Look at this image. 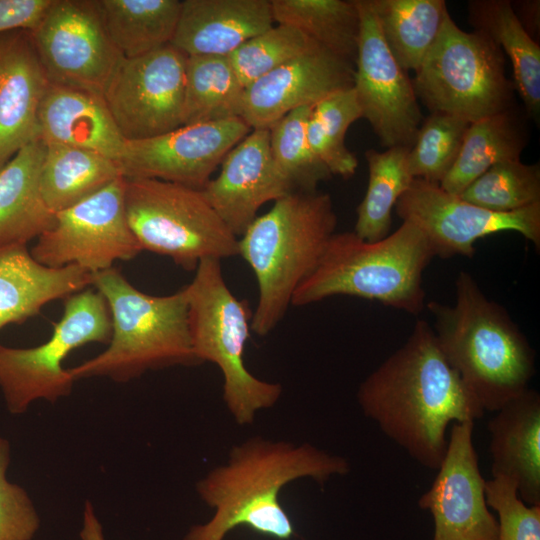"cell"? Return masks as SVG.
<instances>
[{
    "mask_svg": "<svg viewBox=\"0 0 540 540\" xmlns=\"http://www.w3.org/2000/svg\"><path fill=\"white\" fill-rule=\"evenodd\" d=\"M357 401L384 435L432 470L444 459L449 424L474 422L485 412L426 320H418L406 342L362 381Z\"/></svg>",
    "mask_w": 540,
    "mask_h": 540,
    "instance_id": "6da1fadb",
    "label": "cell"
},
{
    "mask_svg": "<svg viewBox=\"0 0 540 540\" xmlns=\"http://www.w3.org/2000/svg\"><path fill=\"white\" fill-rule=\"evenodd\" d=\"M349 471L346 458L309 443L251 437L233 446L227 460L196 483L199 498L214 514L206 523L192 526L183 540H223L238 526L289 540L296 533L279 500L281 490L302 478L323 485Z\"/></svg>",
    "mask_w": 540,
    "mask_h": 540,
    "instance_id": "7a4b0ae2",
    "label": "cell"
},
{
    "mask_svg": "<svg viewBox=\"0 0 540 540\" xmlns=\"http://www.w3.org/2000/svg\"><path fill=\"white\" fill-rule=\"evenodd\" d=\"M437 343L484 411L496 412L525 390L535 374V351L507 310L461 271L453 305L425 304Z\"/></svg>",
    "mask_w": 540,
    "mask_h": 540,
    "instance_id": "3957f363",
    "label": "cell"
},
{
    "mask_svg": "<svg viewBox=\"0 0 540 540\" xmlns=\"http://www.w3.org/2000/svg\"><path fill=\"white\" fill-rule=\"evenodd\" d=\"M336 225L328 194L296 191L276 200L238 238V255L251 267L259 289L251 331L266 336L279 324Z\"/></svg>",
    "mask_w": 540,
    "mask_h": 540,
    "instance_id": "277c9868",
    "label": "cell"
},
{
    "mask_svg": "<svg viewBox=\"0 0 540 540\" xmlns=\"http://www.w3.org/2000/svg\"><path fill=\"white\" fill-rule=\"evenodd\" d=\"M434 257L426 236L408 221L374 242L354 232L334 233L314 270L295 290L291 305L348 295L417 315L425 307L423 273Z\"/></svg>",
    "mask_w": 540,
    "mask_h": 540,
    "instance_id": "5b68a950",
    "label": "cell"
},
{
    "mask_svg": "<svg viewBox=\"0 0 540 540\" xmlns=\"http://www.w3.org/2000/svg\"><path fill=\"white\" fill-rule=\"evenodd\" d=\"M92 277L107 303L112 334L105 351L69 369L75 381L106 377L128 382L149 370L200 365L192 347L185 287L154 296L135 288L113 267Z\"/></svg>",
    "mask_w": 540,
    "mask_h": 540,
    "instance_id": "8992f818",
    "label": "cell"
},
{
    "mask_svg": "<svg viewBox=\"0 0 540 540\" xmlns=\"http://www.w3.org/2000/svg\"><path fill=\"white\" fill-rule=\"evenodd\" d=\"M185 288L194 354L200 364L208 361L218 366L228 411L238 425H251L260 410L278 402L282 387L258 379L245 366L252 319L248 302L228 288L217 259L202 260Z\"/></svg>",
    "mask_w": 540,
    "mask_h": 540,
    "instance_id": "52a82bcc",
    "label": "cell"
},
{
    "mask_svg": "<svg viewBox=\"0 0 540 540\" xmlns=\"http://www.w3.org/2000/svg\"><path fill=\"white\" fill-rule=\"evenodd\" d=\"M127 223L142 251L171 258L185 270L205 259L238 255V238L202 190L158 179L124 178Z\"/></svg>",
    "mask_w": 540,
    "mask_h": 540,
    "instance_id": "ba28073f",
    "label": "cell"
},
{
    "mask_svg": "<svg viewBox=\"0 0 540 540\" xmlns=\"http://www.w3.org/2000/svg\"><path fill=\"white\" fill-rule=\"evenodd\" d=\"M412 83L431 113L470 123L512 106L514 85L507 78L502 50L481 32L462 30L450 14Z\"/></svg>",
    "mask_w": 540,
    "mask_h": 540,
    "instance_id": "9c48e42d",
    "label": "cell"
},
{
    "mask_svg": "<svg viewBox=\"0 0 540 540\" xmlns=\"http://www.w3.org/2000/svg\"><path fill=\"white\" fill-rule=\"evenodd\" d=\"M111 334L104 297L84 289L65 299L63 315L46 342L31 348L0 344V390L9 413L23 414L37 400L54 403L67 397L75 380L64 359L88 343H108Z\"/></svg>",
    "mask_w": 540,
    "mask_h": 540,
    "instance_id": "30bf717a",
    "label": "cell"
},
{
    "mask_svg": "<svg viewBox=\"0 0 540 540\" xmlns=\"http://www.w3.org/2000/svg\"><path fill=\"white\" fill-rule=\"evenodd\" d=\"M141 251L127 223L124 177H120L57 212L54 225L37 238L30 253L48 267L77 265L94 274L112 268L117 260H131Z\"/></svg>",
    "mask_w": 540,
    "mask_h": 540,
    "instance_id": "8fae6325",
    "label": "cell"
},
{
    "mask_svg": "<svg viewBox=\"0 0 540 540\" xmlns=\"http://www.w3.org/2000/svg\"><path fill=\"white\" fill-rule=\"evenodd\" d=\"M186 58L172 44L122 58L103 98L124 139L150 138L182 126Z\"/></svg>",
    "mask_w": 540,
    "mask_h": 540,
    "instance_id": "7c38bea8",
    "label": "cell"
},
{
    "mask_svg": "<svg viewBox=\"0 0 540 540\" xmlns=\"http://www.w3.org/2000/svg\"><path fill=\"white\" fill-rule=\"evenodd\" d=\"M395 211L402 222H411L423 232L435 257H472L477 240L503 231L517 232L540 249V203L514 212H493L446 192L438 183L415 178Z\"/></svg>",
    "mask_w": 540,
    "mask_h": 540,
    "instance_id": "4fadbf2b",
    "label": "cell"
},
{
    "mask_svg": "<svg viewBox=\"0 0 540 540\" xmlns=\"http://www.w3.org/2000/svg\"><path fill=\"white\" fill-rule=\"evenodd\" d=\"M30 32L49 82L103 96L123 57L106 33L95 0H54Z\"/></svg>",
    "mask_w": 540,
    "mask_h": 540,
    "instance_id": "5bb4252c",
    "label": "cell"
},
{
    "mask_svg": "<svg viewBox=\"0 0 540 540\" xmlns=\"http://www.w3.org/2000/svg\"><path fill=\"white\" fill-rule=\"evenodd\" d=\"M360 30L353 89L382 146L411 148L423 121L412 79L399 65L380 31L369 0H355Z\"/></svg>",
    "mask_w": 540,
    "mask_h": 540,
    "instance_id": "9a60e30c",
    "label": "cell"
},
{
    "mask_svg": "<svg viewBox=\"0 0 540 540\" xmlns=\"http://www.w3.org/2000/svg\"><path fill=\"white\" fill-rule=\"evenodd\" d=\"M251 128L242 118L184 125L126 140L117 163L124 178L158 179L202 190L226 154Z\"/></svg>",
    "mask_w": 540,
    "mask_h": 540,
    "instance_id": "2e32d148",
    "label": "cell"
},
{
    "mask_svg": "<svg viewBox=\"0 0 540 540\" xmlns=\"http://www.w3.org/2000/svg\"><path fill=\"white\" fill-rule=\"evenodd\" d=\"M473 429V421L452 424L444 459L418 499L432 515V540H497L498 522L486 503Z\"/></svg>",
    "mask_w": 540,
    "mask_h": 540,
    "instance_id": "e0dca14e",
    "label": "cell"
},
{
    "mask_svg": "<svg viewBox=\"0 0 540 540\" xmlns=\"http://www.w3.org/2000/svg\"><path fill=\"white\" fill-rule=\"evenodd\" d=\"M353 83V63L318 46L247 86L241 118L252 130L269 129L289 112L314 106Z\"/></svg>",
    "mask_w": 540,
    "mask_h": 540,
    "instance_id": "ac0fdd59",
    "label": "cell"
},
{
    "mask_svg": "<svg viewBox=\"0 0 540 540\" xmlns=\"http://www.w3.org/2000/svg\"><path fill=\"white\" fill-rule=\"evenodd\" d=\"M202 192L227 228L239 238L264 204L294 191L272 158L268 129H255L226 154L220 173L207 182Z\"/></svg>",
    "mask_w": 540,
    "mask_h": 540,
    "instance_id": "d6986e66",
    "label": "cell"
},
{
    "mask_svg": "<svg viewBox=\"0 0 540 540\" xmlns=\"http://www.w3.org/2000/svg\"><path fill=\"white\" fill-rule=\"evenodd\" d=\"M48 84L31 32L0 34V170L39 138L38 112Z\"/></svg>",
    "mask_w": 540,
    "mask_h": 540,
    "instance_id": "ffe728a7",
    "label": "cell"
},
{
    "mask_svg": "<svg viewBox=\"0 0 540 540\" xmlns=\"http://www.w3.org/2000/svg\"><path fill=\"white\" fill-rule=\"evenodd\" d=\"M273 24L270 0H182L170 44L187 56H228Z\"/></svg>",
    "mask_w": 540,
    "mask_h": 540,
    "instance_id": "44dd1931",
    "label": "cell"
},
{
    "mask_svg": "<svg viewBox=\"0 0 540 540\" xmlns=\"http://www.w3.org/2000/svg\"><path fill=\"white\" fill-rule=\"evenodd\" d=\"M488 422L492 477L516 484L527 505H540V394L527 389Z\"/></svg>",
    "mask_w": 540,
    "mask_h": 540,
    "instance_id": "7402d4cb",
    "label": "cell"
},
{
    "mask_svg": "<svg viewBox=\"0 0 540 540\" xmlns=\"http://www.w3.org/2000/svg\"><path fill=\"white\" fill-rule=\"evenodd\" d=\"M38 128L46 145L87 149L116 162L125 141L102 95L51 82L39 107Z\"/></svg>",
    "mask_w": 540,
    "mask_h": 540,
    "instance_id": "603a6c76",
    "label": "cell"
},
{
    "mask_svg": "<svg viewBox=\"0 0 540 540\" xmlns=\"http://www.w3.org/2000/svg\"><path fill=\"white\" fill-rule=\"evenodd\" d=\"M92 273L77 265L59 268L36 261L24 244L0 245V330L37 315L47 303L92 285Z\"/></svg>",
    "mask_w": 540,
    "mask_h": 540,
    "instance_id": "cb8c5ba5",
    "label": "cell"
},
{
    "mask_svg": "<svg viewBox=\"0 0 540 540\" xmlns=\"http://www.w3.org/2000/svg\"><path fill=\"white\" fill-rule=\"evenodd\" d=\"M45 151L46 144L37 138L0 170V245H26L55 223L40 187Z\"/></svg>",
    "mask_w": 540,
    "mask_h": 540,
    "instance_id": "d4e9b609",
    "label": "cell"
},
{
    "mask_svg": "<svg viewBox=\"0 0 540 540\" xmlns=\"http://www.w3.org/2000/svg\"><path fill=\"white\" fill-rule=\"evenodd\" d=\"M469 22L509 57L514 87L524 103L528 118L540 117V46L517 19L509 0L468 2Z\"/></svg>",
    "mask_w": 540,
    "mask_h": 540,
    "instance_id": "484cf974",
    "label": "cell"
},
{
    "mask_svg": "<svg viewBox=\"0 0 540 540\" xmlns=\"http://www.w3.org/2000/svg\"><path fill=\"white\" fill-rule=\"evenodd\" d=\"M527 143L525 120L513 106L472 122L454 165L439 185L448 193L460 195L493 165L520 159Z\"/></svg>",
    "mask_w": 540,
    "mask_h": 540,
    "instance_id": "4316f807",
    "label": "cell"
},
{
    "mask_svg": "<svg viewBox=\"0 0 540 540\" xmlns=\"http://www.w3.org/2000/svg\"><path fill=\"white\" fill-rule=\"evenodd\" d=\"M123 177L118 163L100 153L63 145H46L40 187L47 207L56 214L94 195Z\"/></svg>",
    "mask_w": 540,
    "mask_h": 540,
    "instance_id": "83f0119b",
    "label": "cell"
},
{
    "mask_svg": "<svg viewBox=\"0 0 540 540\" xmlns=\"http://www.w3.org/2000/svg\"><path fill=\"white\" fill-rule=\"evenodd\" d=\"M106 33L123 58L148 54L167 44L179 20V0H95Z\"/></svg>",
    "mask_w": 540,
    "mask_h": 540,
    "instance_id": "f1b7e54d",
    "label": "cell"
},
{
    "mask_svg": "<svg viewBox=\"0 0 540 540\" xmlns=\"http://www.w3.org/2000/svg\"><path fill=\"white\" fill-rule=\"evenodd\" d=\"M385 43L406 71L416 72L449 14L444 0H369Z\"/></svg>",
    "mask_w": 540,
    "mask_h": 540,
    "instance_id": "f546056e",
    "label": "cell"
},
{
    "mask_svg": "<svg viewBox=\"0 0 540 540\" xmlns=\"http://www.w3.org/2000/svg\"><path fill=\"white\" fill-rule=\"evenodd\" d=\"M244 93L228 56H187L182 126L241 118Z\"/></svg>",
    "mask_w": 540,
    "mask_h": 540,
    "instance_id": "4dcf8cb0",
    "label": "cell"
},
{
    "mask_svg": "<svg viewBox=\"0 0 540 540\" xmlns=\"http://www.w3.org/2000/svg\"><path fill=\"white\" fill-rule=\"evenodd\" d=\"M274 22L296 28L333 54L355 62L360 19L355 0H270Z\"/></svg>",
    "mask_w": 540,
    "mask_h": 540,
    "instance_id": "1f68e13d",
    "label": "cell"
},
{
    "mask_svg": "<svg viewBox=\"0 0 540 540\" xmlns=\"http://www.w3.org/2000/svg\"><path fill=\"white\" fill-rule=\"evenodd\" d=\"M410 148L392 147L384 152L369 149L365 152L368 165V186L357 207L354 233L374 242L389 235L392 209L415 179L408 168Z\"/></svg>",
    "mask_w": 540,
    "mask_h": 540,
    "instance_id": "d6a6232c",
    "label": "cell"
},
{
    "mask_svg": "<svg viewBox=\"0 0 540 540\" xmlns=\"http://www.w3.org/2000/svg\"><path fill=\"white\" fill-rule=\"evenodd\" d=\"M362 118L355 91H338L312 107L307 138L310 148L331 175L350 178L356 172L358 161L345 144L348 128Z\"/></svg>",
    "mask_w": 540,
    "mask_h": 540,
    "instance_id": "836d02e7",
    "label": "cell"
},
{
    "mask_svg": "<svg viewBox=\"0 0 540 540\" xmlns=\"http://www.w3.org/2000/svg\"><path fill=\"white\" fill-rule=\"evenodd\" d=\"M312 107L297 108L268 129L272 158L294 192L317 191L318 184L332 176L308 142L307 123Z\"/></svg>",
    "mask_w": 540,
    "mask_h": 540,
    "instance_id": "e575fe53",
    "label": "cell"
},
{
    "mask_svg": "<svg viewBox=\"0 0 540 540\" xmlns=\"http://www.w3.org/2000/svg\"><path fill=\"white\" fill-rule=\"evenodd\" d=\"M458 196L493 212L527 208L540 203V166L523 163L520 159L499 162Z\"/></svg>",
    "mask_w": 540,
    "mask_h": 540,
    "instance_id": "d590c367",
    "label": "cell"
},
{
    "mask_svg": "<svg viewBox=\"0 0 540 540\" xmlns=\"http://www.w3.org/2000/svg\"><path fill=\"white\" fill-rule=\"evenodd\" d=\"M470 122L432 112L423 119L407 162L414 178L440 183L454 165Z\"/></svg>",
    "mask_w": 540,
    "mask_h": 540,
    "instance_id": "8d00e7d4",
    "label": "cell"
},
{
    "mask_svg": "<svg viewBox=\"0 0 540 540\" xmlns=\"http://www.w3.org/2000/svg\"><path fill=\"white\" fill-rule=\"evenodd\" d=\"M318 46L320 45L296 28L278 24L244 42L228 55V59L246 88L257 79Z\"/></svg>",
    "mask_w": 540,
    "mask_h": 540,
    "instance_id": "74e56055",
    "label": "cell"
},
{
    "mask_svg": "<svg viewBox=\"0 0 540 540\" xmlns=\"http://www.w3.org/2000/svg\"><path fill=\"white\" fill-rule=\"evenodd\" d=\"M488 507L498 515L497 540H540V505H527L516 484L504 477L485 482Z\"/></svg>",
    "mask_w": 540,
    "mask_h": 540,
    "instance_id": "f35d334b",
    "label": "cell"
},
{
    "mask_svg": "<svg viewBox=\"0 0 540 540\" xmlns=\"http://www.w3.org/2000/svg\"><path fill=\"white\" fill-rule=\"evenodd\" d=\"M10 442L0 436V540H32L40 517L27 491L7 478Z\"/></svg>",
    "mask_w": 540,
    "mask_h": 540,
    "instance_id": "ab89813d",
    "label": "cell"
},
{
    "mask_svg": "<svg viewBox=\"0 0 540 540\" xmlns=\"http://www.w3.org/2000/svg\"><path fill=\"white\" fill-rule=\"evenodd\" d=\"M54 0H0V34L33 31Z\"/></svg>",
    "mask_w": 540,
    "mask_h": 540,
    "instance_id": "60d3db41",
    "label": "cell"
},
{
    "mask_svg": "<svg viewBox=\"0 0 540 540\" xmlns=\"http://www.w3.org/2000/svg\"><path fill=\"white\" fill-rule=\"evenodd\" d=\"M512 9L529 36L536 41L540 31V1H511Z\"/></svg>",
    "mask_w": 540,
    "mask_h": 540,
    "instance_id": "b9f144b4",
    "label": "cell"
},
{
    "mask_svg": "<svg viewBox=\"0 0 540 540\" xmlns=\"http://www.w3.org/2000/svg\"><path fill=\"white\" fill-rule=\"evenodd\" d=\"M81 540H105L102 524L96 515L93 504L87 500L83 509Z\"/></svg>",
    "mask_w": 540,
    "mask_h": 540,
    "instance_id": "7bdbcfd3",
    "label": "cell"
}]
</instances>
